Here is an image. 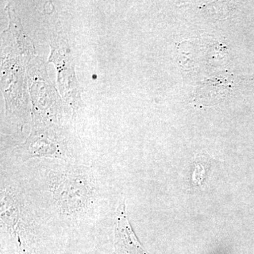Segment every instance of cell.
Returning a JSON list of instances; mask_svg holds the SVG:
<instances>
[{"mask_svg":"<svg viewBox=\"0 0 254 254\" xmlns=\"http://www.w3.org/2000/svg\"><path fill=\"white\" fill-rule=\"evenodd\" d=\"M9 26L1 34V91L6 104V115L25 117L30 110L26 68L36 55L31 40L23 30L15 10L7 5Z\"/></svg>","mask_w":254,"mask_h":254,"instance_id":"6da1fadb","label":"cell"},{"mask_svg":"<svg viewBox=\"0 0 254 254\" xmlns=\"http://www.w3.org/2000/svg\"><path fill=\"white\" fill-rule=\"evenodd\" d=\"M51 55L48 63L54 64L58 70V83L60 93L73 110L84 106L80 88L74 72V63L67 42L59 34L51 36Z\"/></svg>","mask_w":254,"mask_h":254,"instance_id":"7a4b0ae2","label":"cell"},{"mask_svg":"<svg viewBox=\"0 0 254 254\" xmlns=\"http://www.w3.org/2000/svg\"><path fill=\"white\" fill-rule=\"evenodd\" d=\"M115 254H150L145 252L133 233L127 218L123 202L118 209L115 228Z\"/></svg>","mask_w":254,"mask_h":254,"instance_id":"3957f363","label":"cell"}]
</instances>
